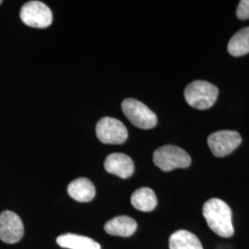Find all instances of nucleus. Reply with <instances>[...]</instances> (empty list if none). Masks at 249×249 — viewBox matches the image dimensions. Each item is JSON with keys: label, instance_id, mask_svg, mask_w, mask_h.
<instances>
[{"label": "nucleus", "instance_id": "12", "mask_svg": "<svg viewBox=\"0 0 249 249\" xmlns=\"http://www.w3.org/2000/svg\"><path fill=\"white\" fill-rule=\"evenodd\" d=\"M56 243L63 249H102L96 241L83 235L66 233L56 238Z\"/></svg>", "mask_w": 249, "mask_h": 249}, {"label": "nucleus", "instance_id": "13", "mask_svg": "<svg viewBox=\"0 0 249 249\" xmlns=\"http://www.w3.org/2000/svg\"><path fill=\"white\" fill-rule=\"evenodd\" d=\"M131 204L135 209L149 213L157 206V197L154 191L149 187H142L137 189L131 196Z\"/></svg>", "mask_w": 249, "mask_h": 249}, {"label": "nucleus", "instance_id": "11", "mask_svg": "<svg viewBox=\"0 0 249 249\" xmlns=\"http://www.w3.org/2000/svg\"><path fill=\"white\" fill-rule=\"evenodd\" d=\"M136 221L128 216H117L108 221L105 225V231L111 235L128 237L137 230Z\"/></svg>", "mask_w": 249, "mask_h": 249}, {"label": "nucleus", "instance_id": "9", "mask_svg": "<svg viewBox=\"0 0 249 249\" xmlns=\"http://www.w3.org/2000/svg\"><path fill=\"white\" fill-rule=\"evenodd\" d=\"M105 169L108 173L126 179L133 175L134 162L132 159L124 153H112L105 161Z\"/></svg>", "mask_w": 249, "mask_h": 249}, {"label": "nucleus", "instance_id": "8", "mask_svg": "<svg viewBox=\"0 0 249 249\" xmlns=\"http://www.w3.org/2000/svg\"><path fill=\"white\" fill-rule=\"evenodd\" d=\"M24 227L21 219L10 211L0 213V240L7 244H15L23 237Z\"/></svg>", "mask_w": 249, "mask_h": 249}, {"label": "nucleus", "instance_id": "16", "mask_svg": "<svg viewBox=\"0 0 249 249\" xmlns=\"http://www.w3.org/2000/svg\"><path fill=\"white\" fill-rule=\"evenodd\" d=\"M236 16L241 20L249 19V0H242L238 5Z\"/></svg>", "mask_w": 249, "mask_h": 249}, {"label": "nucleus", "instance_id": "1", "mask_svg": "<svg viewBox=\"0 0 249 249\" xmlns=\"http://www.w3.org/2000/svg\"><path fill=\"white\" fill-rule=\"evenodd\" d=\"M203 216L211 230L222 237H231L234 229L231 208L220 198H211L203 205Z\"/></svg>", "mask_w": 249, "mask_h": 249}, {"label": "nucleus", "instance_id": "6", "mask_svg": "<svg viewBox=\"0 0 249 249\" xmlns=\"http://www.w3.org/2000/svg\"><path fill=\"white\" fill-rule=\"evenodd\" d=\"M99 141L105 144H122L128 137L127 129L121 121L113 117H103L96 124Z\"/></svg>", "mask_w": 249, "mask_h": 249}, {"label": "nucleus", "instance_id": "4", "mask_svg": "<svg viewBox=\"0 0 249 249\" xmlns=\"http://www.w3.org/2000/svg\"><path fill=\"white\" fill-rule=\"evenodd\" d=\"M122 111L132 124L142 129H151L157 124V116L151 109L136 99H124Z\"/></svg>", "mask_w": 249, "mask_h": 249}, {"label": "nucleus", "instance_id": "7", "mask_svg": "<svg viewBox=\"0 0 249 249\" xmlns=\"http://www.w3.org/2000/svg\"><path fill=\"white\" fill-rule=\"evenodd\" d=\"M242 142L240 134L232 130H221L211 134L208 145L216 157L231 154Z\"/></svg>", "mask_w": 249, "mask_h": 249}, {"label": "nucleus", "instance_id": "10", "mask_svg": "<svg viewBox=\"0 0 249 249\" xmlns=\"http://www.w3.org/2000/svg\"><path fill=\"white\" fill-rule=\"evenodd\" d=\"M68 193L78 202H89L95 196V187L88 178H80L73 180L68 187Z\"/></svg>", "mask_w": 249, "mask_h": 249}, {"label": "nucleus", "instance_id": "5", "mask_svg": "<svg viewBox=\"0 0 249 249\" xmlns=\"http://www.w3.org/2000/svg\"><path fill=\"white\" fill-rule=\"evenodd\" d=\"M19 17L27 26L44 29L52 24L53 14L47 5L41 1H30L22 6Z\"/></svg>", "mask_w": 249, "mask_h": 249}, {"label": "nucleus", "instance_id": "14", "mask_svg": "<svg viewBox=\"0 0 249 249\" xmlns=\"http://www.w3.org/2000/svg\"><path fill=\"white\" fill-rule=\"evenodd\" d=\"M170 249H203L196 235L186 230H179L172 233L169 239Z\"/></svg>", "mask_w": 249, "mask_h": 249}, {"label": "nucleus", "instance_id": "3", "mask_svg": "<svg viewBox=\"0 0 249 249\" xmlns=\"http://www.w3.org/2000/svg\"><path fill=\"white\" fill-rule=\"evenodd\" d=\"M153 162L161 171L170 172L178 168H187L191 164V157L178 146L165 145L154 151Z\"/></svg>", "mask_w": 249, "mask_h": 249}, {"label": "nucleus", "instance_id": "2", "mask_svg": "<svg viewBox=\"0 0 249 249\" xmlns=\"http://www.w3.org/2000/svg\"><path fill=\"white\" fill-rule=\"evenodd\" d=\"M184 94L190 107L205 110L213 106L218 98L219 89L208 81L196 80L187 85Z\"/></svg>", "mask_w": 249, "mask_h": 249}, {"label": "nucleus", "instance_id": "17", "mask_svg": "<svg viewBox=\"0 0 249 249\" xmlns=\"http://www.w3.org/2000/svg\"><path fill=\"white\" fill-rule=\"evenodd\" d=\"M1 4H2V1H1V0H0V5H1Z\"/></svg>", "mask_w": 249, "mask_h": 249}, {"label": "nucleus", "instance_id": "15", "mask_svg": "<svg viewBox=\"0 0 249 249\" xmlns=\"http://www.w3.org/2000/svg\"><path fill=\"white\" fill-rule=\"evenodd\" d=\"M228 52L233 56L249 53V27L243 28L232 36L228 44Z\"/></svg>", "mask_w": 249, "mask_h": 249}]
</instances>
